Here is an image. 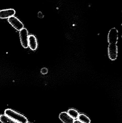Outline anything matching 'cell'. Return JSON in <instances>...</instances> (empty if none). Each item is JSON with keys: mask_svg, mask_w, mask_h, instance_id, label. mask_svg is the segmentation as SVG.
I'll return each instance as SVG.
<instances>
[{"mask_svg": "<svg viewBox=\"0 0 122 123\" xmlns=\"http://www.w3.org/2000/svg\"><path fill=\"white\" fill-rule=\"evenodd\" d=\"M5 115L19 123H27L28 122V120L26 117L11 109L6 110Z\"/></svg>", "mask_w": 122, "mask_h": 123, "instance_id": "cell-1", "label": "cell"}, {"mask_svg": "<svg viewBox=\"0 0 122 123\" xmlns=\"http://www.w3.org/2000/svg\"><path fill=\"white\" fill-rule=\"evenodd\" d=\"M118 54V47L117 44H109L108 55L109 58L112 61H115L117 59Z\"/></svg>", "mask_w": 122, "mask_h": 123, "instance_id": "cell-2", "label": "cell"}, {"mask_svg": "<svg viewBox=\"0 0 122 123\" xmlns=\"http://www.w3.org/2000/svg\"><path fill=\"white\" fill-rule=\"evenodd\" d=\"M119 39V32L115 28H113L109 31L107 35L109 44H117Z\"/></svg>", "mask_w": 122, "mask_h": 123, "instance_id": "cell-3", "label": "cell"}, {"mask_svg": "<svg viewBox=\"0 0 122 123\" xmlns=\"http://www.w3.org/2000/svg\"><path fill=\"white\" fill-rule=\"evenodd\" d=\"M19 37L21 45L24 48H27L28 47L29 35L28 30L26 29L23 28L19 32Z\"/></svg>", "mask_w": 122, "mask_h": 123, "instance_id": "cell-4", "label": "cell"}, {"mask_svg": "<svg viewBox=\"0 0 122 123\" xmlns=\"http://www.w3.org/2000/svg\"><path fill=\"white\" fill-rule=\"evenodd\" d=\"M8 21L10 24L16 30L20 31L24 28L23 23L16 17L14 16L8 18Z\"/></svg>", "mask_w": 122, "mask_h": 123, "instance_id": "cell-5", "label": "cell"}, {"mask_svg": "<svg viewBox=\"0 0 122 123\" xmlns=\"http://www.w3.org/2000/svg\"><path fill=\"white\" fill-rule=\"evenodd\" d=\"M16 13L15 10L12 9H5L0 11V18L2 19L8 18L14 16Z\"/></svg>", "mask_w": 122, "mask_h": 123, "instance_id": "cell-6", "label": "cell"}, {"mask_svg": "<svg viewBox=\"0 0 122 123\" xmlns=\"http://www.w3.org/2000/svg\"><path fill=\"white\" fill-rule=\"evenodd\" d=\"M28 45V47L32 50H35L37 49L38 43L37 40L35 36L33 35L29 36Z\"/></svg>", "mask_w": 122, "mask_h": 123, "instance_id": "cell-7", "label": "cell"}, {"mask_svg": "<svg viewBox=\"0 0 122 123\" xmlns=\"http://www.w3.org/2000/svg\"><path fill=\"white\" fill-rule=\"evenodd\" d=\"M59 117L61 120L64 123H73L74 120V118L66 112L61 113Z\"/></svg>", "mask_w": 122, "mask_h": 123, "instance_id": "cell-8", "label": "cell"}, {"mask_svg": "<svg viewBox=\"0 0 122 123\" xmlns=\"http://www.w3.org/2000/svg\"><path fill=\"white\" fill-rule=\"evenodd\" d=\"M0 121L2 123H19L5 115L0 116Z\"/></svg>", "mask_w": 122, "mask_h": 123, "instance_id": "cell-9", "label": "cell"}, {"mask_svg": "<svg viewBox=\"0 0 122 123\" xmlns=\"http://www.w3.org/2000/svg\"><path fill=\"white\" fill-rule=\"evenodd\" d=\"M78 120L83 123H90L91 120L87 116L84 114H81L78 116Z\"/></svg>", "mask_w": 122, "mask_h": 123, "instance_id": "cell-10", "label": "cell"}, {"mask_svg": "<svg viewBox=\"0 0 122 123\" xmlns=\"http://www.w3.org/2000/svg\"><path fill=\"white\" fill-rule=\"evenodd\" d=\"M68 114L74 119L78 118L79 114L77 111L73 109H70L68 111Z\"/></svg>", "mask_w": 122, "mask_h": 123, "instance_id": "cell-11", "label": "cell"}, {"mask_svg": "<svg viewBox=\"0 0 122 123\" xmlns=\"http://www.w3.org/2000/svg\"><path fill=\"white\" fill-rule=\"evenodd\" d=\"M41 72L43 74H47L48 72V69L46 67H44L41 69Z\"/></svg>", "mask_w": 122, "mask_h": 123, "instance_id": "cell-12", "label": "cell"}, {"mask_svg": "<svg viewBox=\"0 0 122 123\" xmlns=\"http://www.w3.org/2000/svg\"><path fill=\"white\" fill-rule=\"evenodd\" d=\"M44 16L43 15V14L41 12H39L38 13V17L39 18H42Z\"/></svg>", "mask_w": 122, "mask_h": 123, "instance_id": "cell-13", "label": "cell"}, {"mask_svg": "<svg viewBox=\"0 0 122 123\" xmlns=\"http://www.w3.org/2000/svg\"><path fill=\"white\" fill-rule=\"evenodd\" d=\"M82 123V122H81V121H80L79 120H74V123Z\"/></svg>", "mask_w": 122, "mask_h": 123, "instance_id": "cell-14", "label": "cell"}]
</instances>
